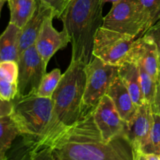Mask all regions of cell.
<instances>
[{
  "instance_id": "22",
  "label": "cell",
  "mask_w": 160,
  "mask_h": 160,
  "mask_svg": "<svg viewBox=\"0 0 160 160\" xmlns=\"http://www.w3.org/2000/svg\"><path fill=\"white\" fill-rule=\"evenodd\" d=\"M136 64L138 65L139 70L141 87H142L145 101L148 102L152 105V103L153 102V100H154L157 82L153 80V78L150 76L149 73L146 71V70L142 65L138 63Z\"/></svg>"
},
{
  "instance_id": "8",
  "label": "cell",
  "mask_w": 160,
  "mask_h": 160,
  "mask_svg": "<svg viewBox=\"0 0 160 160\" xmlns=\"http://www.w3.org/2000/svg\"><path fill=\"white\" fill-rule=\"evenodd\" d=\"M18 92L17 96L37 94L47 65L38 52L34 45L22 52L18 61Z\"/></svg>"
},
{
  "instance_id": "31",
  "label": "cell",
  "mask_w": 160,
  "mask_h": 160,
  "mask_svg": "<svg viewBox=\"0 0 160 160\" xmlns=\"http://www.w3.org/2000/svg\"><path fill=\"white\" fill-rule=\"evenodd\" d=\"M4 159H7V156H6V155L0 153V160H4Z\"/></svg>"
},
{
  "instance_id": "3",
  "label": "cell",
  "mask_w": 160,
  "mask_h": 160,
  "mask_svg": "<svg viewBox=\"0 0 160 160\" xmlns=\"http://www.w3.org/2000/svg\"><path fill=\"white\" fill-rule=\"evenodd\" d=\"M102 0H71L59 17L71 38V60L88 64L93 59L94 39L102 26Z\"/></svg>"
},
{
  "instance_id": "16",
  "label": "cell",
  "mask_w": 160,
  "mask_h": 160,
  "mask_svg": "<svg viewBox=\"0 0 160 160\" xmlns=\"http://www.w3.org/2000/svg\"><path fill=\"white\" fill-rule=\"evenodd\" d=\"M18 92V64L15 61L0 62V97L12 101Z\"/></svg>"
},
{
  "instance_id": "10",
  "label": "cell",
  "mask_w": 160,
  "mask_h": 160,
  "mask_svg": "<svg viewBox=\"0 0 160 160\" xmlns=\"http://www.w3.org/2000/svg\"><path fill=\"white\" fill-rule=\"evenodd\" d=\"M152 125V105L145 101L138 107L134 117L128 123L127 137L132 148L133 160H137L138 156L148 143Z\"/></svg>"
},
{
  "instance_id": "1",
  "label": "cell",
  "mask_w": 160,
  "mask_h": 160,
  "mask_svg": "<svg viewBox=\"0 0 160 160\" xmlns=\"http://www.w3.org/2000/svg\"><path fill=\"white\" fill-rule=\"evenodd\" d=\"M85 65L71 60L53 93L51 118L42 134L31 143L16 149L14 159L43 160L62 134L77 123L84 109Z\"/></svg>"
},
{
  "instance_id": "20",
  "label": "cell",
  "mask_w": 160,
  "mask_h": 160,
  "mask_svg": "<svg viewBox=\"0 0 160 160\" xmlns=\"http://www.w3.org/2000/svg\"><path fill=\"white\" fill-rule=\"evenodd\" d=\"M62 75L61 70L58 68L54 69L49 73H45L41 81L37 95L43 98H52L55 90L60 81Z\"/></svg>"
},
{
  "instance_id": "27",
  "label": "cell",
  "mask_w": 160,
  "mask_h": 160,
  "mask_svg": "<svg viewBox=\"0 0 160 160\" xmlns=\"http://www.w3.org/2000/svg\"><path fill=\"white\" fill-rule=\"evenodd\" d=\"M152 109L154 113L160 115V78L157 82L154 100H153V102L152 103Z\"/></svg>"
},
{
  "instance_id": "2",
  "label": "cell",
  "mask_w": 160,
  "mask_h": 160,
  "mask_svg": "<svg viewBox=\"0 0 160 160\" xmlns=\"http://www.w3.org/2000/svg\"><path fill=\"white\" fill-rule=\"evenodd\" d=\"M95 109L84 108L79 120L52 148L45 159L133 160L131 143L127 136L109 142L103 139L93 117Z\"/></svg>"
},
{
  "instance_id": "29",
  "label": "cell",
  "mask_w": 160,
  "mask_h": 160,
  "mask_svg": "<svg viewBox=\"0 0 160 160\" xmlns=\"http://www.w3.org/2000/svg\"><path fill=\"white\" fill-rule=\"evenodd\" d=\"M118 1V0H102V5L104 6L106 3H108V2H111V3H113L115 2Z\"/></svg>"
},
{
  "instance_id": "23",
  "label": "cell",
  "mask_w": 160,
  "mask_h": 160,
  "mask_svg": "<svg viewBox=\"0 0 160 160\" xmlns=\"http://www.w3.org/2000/svg\"><path fill=\"white\" fill-rule=\"evenodd\" d=\"M143 6L150 28L160 20V0H140Z\"/></svg>"
},
{
  "instance_id": "18",
  "label": "cell",
  "mask_w": 160,
  "mask_h": 160,
  "mask_svg": "<svg viewBox=\"0 0 160 160\" xmlns=\"http://www.w3.org/2000/svg\"><path fill=\"white\" fill-rule=\"evenodd\" d=\"M6 2L10 11L9 22L22 28L35 9L36 0H6Z\"/></svg>"
},
{
  "instance_id": "25",
  "label": "cell",
  "mask_w": 160,
  "mask_h": 160,
  "mask_svg": "<svg viewBox=\"0 0 160 160\" xmlns=\"http://www.w3.org/2000/svg\"><path fill=\"white\" fill-rule=\"evenodd\" d=\"M144 34L152 39L153 42L156 43L160 56V20L154 26L149 28Z\"/></svg>"
},
{
  "instance_id": "13",
  "label": "cell",
  "mask_w": 160,
  "mask_h": 160,
  "mask_svg": "<svg viewBox=\"0 0 160 160\" xmlns=\"http://www.w3.org/2000/svg\"><path fill=\"white\" fill-rule=\"evenodd\" d=\"M55 17L54 11L41 0H36V7L34 12L20 30L19 42V56L31 45H34L45 19L50 16Z\"/></svg>"
},
{
  "instance_id": "11",
  "label": "cell",
  "mask_w": 160,
  "mask_h": 160,
  "mask_svg": "<svg viewBox=\"0 0 160 160\" xmlns=\"http://www.w3.org/2000/svg\"><path fill=\"white\" fill-rule=\"evenodd\" d=\"M124 62L140 64L154 81L158 82L159 80L160 56L159 51L152 39L145 34L137 38L134 41Z\"/></svg>"
},
{
  "instance_id": "15",
  "label": "cell",
  "mask_w": 160,
  "mask_h": 160,
  "mask_svg": "<svg viewBox=\"0 0 160 160\" xmlns=\"http://www.w3.org/2000/svg\"><path fill=\"white\" fill-rule=\"evenodd\" d=\"M118 74L136 106H141L145 102V98L141 87L140 74L137 64L132 62H123L118 67Z\"/></svg>"
},
{
  "instance_id": "26",
  "label": "cell",
  "mask_w": 160,
  "mask_h": 160,
  "mask_svg": "<svg viewBox=\"0 0 160 160\" xmlns=\"http://www.w3.org/2000/svg\"><path fill=\"white\" fill-rule=\"evenodd\" d=\"M13 103L12 101L6 100L0 97V117L11 115L12 112Z\"/></svg>"
},
{
  "instance_id": "19",
  "label": "cell",
  "mask_w": 160,
  "mask_h": 160,
  "mask_svg": "<svg viewBox=\"0 0 160 160\" xmlns=\"http://www.w3.org/2000/svg\"><path fill=\"white\" fill-rule=\"evenodd\" d=\"M19 136H20V131L11 115L0 117V153L7 154Z\"/></svg>"
},
{
  "instance_id": "7",
  "label": "cell",
  "mask_w": 160,
  "mask_h": 160,
  "mask_svg": "<svg viewBox=\"0 0 160 160\" xmlns=\"http://www.w3.org/2000/svg\"><path fill=\"white\" fill-rule=\"evenodd\" d=\"M135 39L130 34L100 27L95 34L92 53L106 63L119 67Z\"/></svg>"
},
{
  "instance_id": "14",
  "label": "cell",
  "mask_w": 160,
  "mask_h": 160,
  "mask_svg": "<svg viewBox=\"0 0 160 160\" xmlns=\"http://www.w3.org/2000/svg\"><path fill=\"white\" fill-rule=\"evenodd\" d=\"M106 95L113 102L120 117L128 124L135 115L138 106L133 101L128 88L120 77H117L109 87Z\"/></svg>"
},
{
  "instance_id": "24",
  "label": "cell",
  "mask_w": 160,
  "mask_h": 160,
  "mask_svg": "<svg viewBox=\"0 0 160 160\" xmlns=\"http://www.w3.org/2000/svg\"><path fill=\"white\" fill-rule=\"evenodd\" d=\"M42 2L50 6L54 11L55 17L59 19L71 0H41Z\"/></svg>"
},
{
  "instance_id": "6",
  "label": "cell",
  "mask_w": 160,
  "mask_h": 160,
  "mask_svg": "<svg viewBox=\"0 0 160 160\" xmlns=\"http://www.w3.org/2000/svg\"><path fill=\"white\" fill-rule=\"evenodd\" d=\"M85 88L83 104L86 109H95L106 95L114 80L119 76L118 67L107 64L97 57L85 65Z\"/></svg>"
},
{
  "instance_id": "30",
  "label": "cell",
  "mask_w": 160,
  "mask_h": 160,
  "mask_svg": "<svg viewBox=\"0 0 160 160\" xmlns=\"http://www.w3.org/2000/svg\"><path fill=\"white\" fill-rule=\"evenodd\" d=\"M6 2V0H1V1H0V14H1V11H2V7H3V6H4V4Z\"/></svg>"
},
{
  "instance_id": "17",
  "label": "cell",
  "mask_w": 160,
  "mask_h": 160,
  "mask_svg": "<svg viewBox=\"0 0 160 160\" xmlns=\"http://www.w3.org/2000/svg\"><path fill=\"white\" fill-rule=\"evenodd\" d=\"M20 30L21 28L9 22L0 35V62L18 61Z\"/></svg>"
},
{
  "instance_id": "4",
  "label": "cell",
  "mask_w": 160,
  "mask_h": 160,
  "mask_svg": "<svg viewBox=\"0 0 160 160\" xmlns=\"http://www.w3.org/2000/svg\"><path fill=\"white\" fill-rule=\"evenodd\" d=\"M11 117L17 123L22 137L19 147L35 141L46 128L51 118L52 100L37 94L17 96L13 100Z\"/></svg>"
},
{
  "instance_id": "28",
  "label": "cell",
  "mask_w": 160,
  "mask_h": 160,
  "mask_svg": "<svg viewBox=\"0 0 160 160\" xmlns=\"http://www.w3.org/2000/svg\"><path fill=\"white\" fill-rule=\"evenodd\" d=\"M138 160H160V155L155 153L143 154L139 157Z\"/></svg>"
},
{
  "instance_id": "5",
  "label": "cell",
  "mask_w": 160,
  "mask_h": 160,
  "mask_svg": "<svg viewBox=\"0 0 160 160\" xmlns=\"http://www.w3.org/2000/svg\"><path fill=\"white\" fill-rule=\"evenodd\" d=\"M104 17L102 26L107 29L130 34L136 38L150 28L149 22L140 0H118Z\"/></svg>"
},
{
  "instance_id": "9",
  "label": "cell",
  "mask_w": 160,
  "mask_h": 160,
  "mask_svg": "<svg viewBox=\"0 0 160 160\" xmlns=\"http://www.w3.org/2000/svg\"><path fill=\"white\" fill-rule=\"evenodd\" d=\"M95 124L106 142L119 136H127L128 124L120 117L113 102L106 95L93 111Z\"/></svg>"
},
{
  "instance_id": "21",
  "label": "cell",
  "mask_w": 160,
  "mask_h": 160,
  "mask_svg": "<svg viewBox=\"0 0 160 160\" xmlns=\"http://www.w3.org/2000/svg\"><path fill=\"white\" fill-rule=\"evenodd\" d=\"M148 153L160 155V115L154 112H153V125L148 143L138 156L137 160L139 159V157L142 155L148 154Z\"/></svg>"
},
{
  "instance_id": "33",
  "label": "cell",
  "mask_w": 160,
  "mask_h": 160,
  "mask_svg": "<svg viewBox=\"0 0 160 160\" xmlns=\"http://www.w3.org/2000/svg\"><path fill=\"white\" fill-rule=\"evenodd\" d=\"M0 1H1V0H0Z\"/></svg>"
},
{
  "instance_id": "32",
  "label": "cell",
  "mask_w": 160,
  "mask_h": 160,
  "mask_svg": "<svg viewBox=\"0 0 160 160\" xmlns=\"http://www.w3.org/2000/svg\"><path fill=\"white\" fill-rule=\"evenodd\" d=\"M159 78H160V71H159Z\"/></svg>"
},
{
  "instance_id": "12",
  "label": "cell",
  "mask_w": 160,
  "mask_h": 160,
  "mask_svg": "<svg viewBox=\"0 0 160 160\" xmlns=\"http://www.w3.org/2000/svg\"><path fill=\"white\" fill-rule=\"evenodd\" d=\"M53 18L55 17L52 15L45 19L34 43L38 52L46 65L59 50L66 48L71 42V38L65 29L58 31L52 26Z\"/></svg>"
}]
</instances>
